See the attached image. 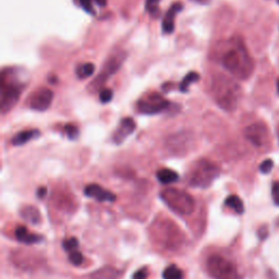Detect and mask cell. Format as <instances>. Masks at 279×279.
I'll list each match as a JSON object with an SVG mask.
<instances>
[{
	"label": "cell",
	"mask_w": 279,
	"mask_h": 279,
	"mask_svg": "<svg viewBox=\"0 0 279 279\" xmlns=\"http://www.w3.org/2000/svg\"><path fill=\"white\" fill-rule=\"evenodd\" d=\"M244 137L254 146L261 147L268 141L269 131L264 123L255 122L246 127L244 130Z\"/></svg>",
	"instance_id": "9"
},
{
	"label": "cell",
	"mask_w": 279,
	"mask_h": 279,
	"mask_svg": "<svg viewBox=\"0 0 279 279\" xmlns=\"http://www.w3.org/2000/svg\"><path fill=\"white\" fill-rule=\"evenodd\" d=\"M160 198L171 211L179 215H190L194 211V199L182 190L174 188L162 190Z\"/></svg>",
	"instance_id": "4"
},
{
	"label": "cell",
	"mask_w": 279,
	"mask_h": 279,
	"mask_svg": "<svg viewBox=\"0 0 279 279\" xmlns=\"http://www.w3.org/2000/svg\"><path fill=\"white\" fill-rule=\"evenodd\" d=\"M170 103L158 93L145 94L138 100L137 109L143 115H156L168 109Z\"/></svg>",
	"instance_id": "7"
},
{
	"label": "cell",
	"mask_w": 279,
	"mask_h": 279,
	"mask_svg": "<svg viewBox=\"0 0 279 279\" xmlns=\"http://www.w3.org/2000/svg\"><path fill=\"white\" fill-rule=\"evenodd\" d=\"M274 167V162L272 159H265L261 165H259V170L263 174H268L271 173V170L273 169Z\"/></svg>",
	"instance_id": "29"
},
{
	"label": "cell",
	"mask_w": 279,
	"mask_h": 279,
	"mask_svg": "<svg viewBox=\"0 0 279 279\" xmlns=\"http://www.w3.org/2000/svg\"><path fill=\"white\" fill-rule=\"evenodd\" d=\"M46 194H47V188L41 187L37 190V197L40 199H44L46 197Z\"/></svg>",
	"instance_id": "32"
},
{
	"label": "cell",
	"mask_w": 279,
	"mask_h": 279,
	"mask_svg": "<svg viewBox=\"0 0 279 279\" xmlns=\"http://www.w3.org/2000/svg\"><path fill=\"white\" fill-rule=\"evenodd\" d=\"M40 136V131L37 129H31V130H24L17 133L15 137L12 138L11 142L13 145H23L27 142H30L31 140H33Z\"/></svg>",
	"instance_id": "16"
},
{
	"label": "cell",
	"mask_w": 279,
	"mask_h": 279,
	"mask_svg": "<svg viewBox=\"0 0 279 279\" xmlns=\"http://www.w3.org/2000/svg\"><path fill=\"white\" fill-rule=\"evenodd\" d=\"M124 58H125V55L123 53H119V54L111 56V57L106 61L103 70H101L100 73V76L97 77L94 81H93L92 86L95 88H100L101 85H103L104 83L108 80V79L113 76L116 71H118V69L121 67Z\"/></svg>",
	"instance_id": "8"
},
{
	"label": "cell",
	"mask_w": 279,
	"mask_h": 279,
	"mask_svg": "<svg viewBox=\"0 0 279 279\" xmlns=\"http://www.w3.org/2000/svg\"><path fill=\"white\" fill-rule=\"evenodd\" d=\"M207 269L215 279H240L238 269L229 259L218 254H214L207 259Z\"/></svg>",
	"instance_id": "6"
},
{
	"label": "cell",
	"mask_w": 279,
	"mask_h": 279,
	"mask_svg": "<svg viewBox=\"0 0 279 279\" xmlns=\"http://www.w3.org/2000/svg\"><path fill=\"white\" fill-rule=\"evenodd\" d=\"M219 176V168L206 159H199L192 166L188 180L195 188H207Z\"/></svg>",
	"instance_id": "5"
},
{
	"label": "cell",
	"mask_w": 279,
	"mask_h": 279,
	"mask_svg": "<svg viewBox=\"0 0 279 279\" xmlns=\"http://www.w3.org/2000/svg\"><path fill=\"white\" fill-rule=\"evenodd\" d=\"M156 176L157 179L159 180V182L162 184H170L179 180V175L176 171L168 168H162L158 170Z\"/></svg>",
	"instance_id": "18"
},
{
	"label": "cell",
	"mask_w": 279,
	"mask_h": 279,
	"mask_svg": "<svg viewBox=\"0 0 279 279\" xmlns=\"http://www.w3.org/2000/svg\"><path fill=\"white\" fill-rule=\"evenodd\" d=\"M220 60L222 67L240 80H245L253 72V60L241 40H232Z\"/></svg>",
	"instance_id": "1"
},
{
	"label": "cell",
	"mask_w": 279,
	"mask_h": 279,
	"mask_svg": "<svg viewBox=\"0 0 279 279\" xmlns=\"http://www.w3.org/2000/svg\"><path fill=\"white\" fill-rule=\"evenodd\" d=\"M162 277L164 279H182V272L176 265H170L164 271Z\"/></svg>",
	"instance_id": "22"
},
{
	"label": "cell",
	"mask_w": 279,
	"mask_h": 279,
	"mask_svg": "<svg viewBox=\"0 0 279 279\" xmlns=\"http://www.w3.org/2000/svg\"><path fill=\"white\" fill-rule=\"evenodd\" d=\"M113 96H114V92L110 90V88H101L100 92V100L101 103H109V101L113 100Z\"/></svg>",
	"instance_id": "26"
},
{
	"label": "cell",
	"mask_w": 279,
	"mask_h": 279,
	"mask_svg": "<svg viewBox=\"0 0 279 279\" xmlns=\"http://www.w3.org/2000/svg\"><path fill=\"white\" fill-rule=\"evenodd\" d=\"M272 195H273L274 203H275L276 205L279 206V182H278V181L273 184Z\"/></svg>",
	"instance_id": "30"
},
{
	"label": "cell",
	"mask_w": 279,
	"mask_h": 279,
	"mask_svg": "<svg viewBox=\"0 0 279 279\" xmlns=\"http://www.w3.org/2000/svg\"><path fill=\"white\" fill-rule=\"evenodd\" d=\"M64 132H66L67 137L70 140H76L79 136V129L77 128V125L72 123H68L64 125Z\"/></svg>",
	"instance_id": "25"
},
{
	"label": "cell",
	"mask_w": 279,
	"mask_h": 279,
	"mask_svg": "<svg viewBox=\"0 0 279 279\" xmlns=\"http://www.w3.org/2000/svg\"><path fill=\"white\" fill-rule=\"evenodd\" d=\"M95 71V66L92 62H85L80 64L77 68V77L80 79V80H84V79L91 77Z\"/></svg>",
	"instance_id": "21"
},
{
	"label": "cell",
	"mask_w": 279,
	"mask_h": 279,
	"mask_svg": "<svg viewBox=\"0 0 279 279\" xmlns=\"http://www.w3.org/2000/svg\"><path fill=\"white\" fill-rule=\"evenodd\" d=\"M21 216L23 217V219L29 221L30 224L39 225L41 222L40 212L39 211V208H36L34 206L29 205V206L23 207L21 209Z\"/></svg>",
	"instance_id": "17"
},
{
	"label": "cell",
	"mask_w": 279,
	"mask_h": 279,
	"mask_svg": "<svg viewBox=\"0 0 279 279\" xmlns=\"http://www.w3.org/2000/svg\"><path fill=\"white\" fill-rule=\"evenodd\" d=\"M54 99V93L47 87H40L30 97V107L37 111H44L49 108Z\"/></svg>",
	"instance_id": "10"
},
{
	"label": "cell",
	"mask_w": 279,
	"mask_h": 279,
	"mask_svg": "<svg viewBox=\"0 0 279 279\" xmlns=\"http://www.w3.org/2000/svg\"><path fill=\"white\" fill-rule=\"evenodd\" d=\"M277 88H278V92H279V80L277 81Z\"/></svg>",
	"instance_id": "35"
},
{
	"label": "cell",
	"mask_w": 279,
	"mask_h": 279,
	"mask_svg": "<svg viewBox=\"0 0 279 279\" xmlns=\"http://www.w3.org/2000/svg\"><path fill=\"white\" fill-rule=\"evenodd\" d=\"M121 272L113 266H105L100 268L91 275V279H119Z\"/></svg>",
	"instance_id": "15"
},
{
	"label": "cell",
	"mask_w": 279,
	"mask_h": 279,
	"mask_svg": "<svg viewBox=\"0 0 279 279\" xmlns=\"http://www.w3.org/2000/svg\"><path fill=\"white\" fill-rule=\"evenodd\" d=\"M16 238L22 243L33 244L40 242L43 240V237L40 235H34L26 229L24 226H19L16 229Z\"/></svg>",
	"instance_id": "14"
},
{
	"label": "cell",
	"mask_w": 279,
	"mask_h": 279,
	"mask_svg": "<svg viewBox=\"0 0 279 279\" xmlns=\"http://www.w3.org/2000/svg\"><path fill=\"white\" fill-rule=\"evenodd\" d=\"M181 10H182V4H181V2H175L173 3V6L169 8V10L167 11L161 24V29L164 34L173 33L175 30V18Z\"/></svg>",
	"instance_id": "13"
},
{
	"label": "cell",
	"mask_w": 279,
	"mask_h": 279,
	"mask_svg": "<svg viewBox=\"0 0 279 279\" xmlns=\"http://www.w3.org/2000/svg\"><path fill=\"white\" fill-rule=\"evenodd\" d=\"M199 80V74L195 71L189 72L187 76L183 78V80L181 81L179 85V90L181 93H188L189 86L192 84V83L198 82Z\"/></svg>",
	"instance_id": "19"
},
{
	"label": "cell",
	"mask_w": 279,
	"mask_h": 279,
	"mask_svg": "<svg viewBox=\"0 0 279 279\" xmlns=\"http://www.w3.org/2000/svg\"><path fill=\"white\" fill-rule=\"evenodd\" d=\"M192 1L199 3V4H207V3L211 2V0H192Z\"/></svg>",
	"instance_id": "33"
},
{
	"label": "cell",
	"mask_w": 279,
	"mask_h": 279,
	"mask_svg": "<svg viewBox=\"0 0 279 279\" xmlns=\"http://www.w3.org/2000/svg\"><path fill=\"white\" fill-rule=\"evenodd\" d=\"M26 85L27 83L23 80L20 70L17 68L3 70L0 80V109L2 114H6L17 104Z\"/></svg>",
	"instance_id": "2"
},
{
	"label": "cell",
	"mask_w": 279,
	"mask_h": 279,
	"mask_svg": "<svg viewBox=\"0 0 279 279\" xmlns=\"http://www.w3.org/2000/svg\"><path fill=\"white\" fill-rule=\"evenodd\" d=\"M96 2L99 3L100 7H104L107 4V0H96Z\"/></svg>",
	"instance_id": "34"
},
{
	"label": "cell",
	"mask_w": 279,
	"mask_h": 279,
	"mask_svg": "<svg viewBox=\"0 0 279 279\" xmlns=\"http://www.w3.org/2000/svg\"><path fill=\"white\" fill-rule=\"evenodd\" d=\"M159 3L160 0H145V9L152 17L159 15Z\"/></svg>",
	"instance_id": "23"
},
{
	"label": "cell",
	"mask_w": 279,
	"mask_h": 279,
	"mask_svg": "<svg viewBox=\"0 0 279 279\" xmlns=\"http://www.w3.org/2000/svg\"><path fill=\"white\" fill-rule=\"evenodd\" d=\"M62 245H63L64 250L71 253V252H73V251L77 250V248L79 246V241L77 238L72 237V238H69L67 240H64Z\"/></svg>",
	"instance_id": "24"
},
{
	"label": "cell",
	"mask_w": 279,
	"mask_h": 279,
	"mask_svg": "<svg viewBox=\"0 0 279 279\" xmlns=\"http://www.w3.org/2000/svg\"><path fill=\"white\" fill-rule=\"evenodd\" d=\"M225 204L228 206L234 209L236 213L242 214L244 212V205L242 199H241L238 195H230L228 197L225 201Z\"/></svg>",
	"instance_id": "20"
},
{
	"label": "cell",
	"mask_w": 279,
	"mask_h": 279,
	"mask_svg": "<svg viewBox=\"0 0 279 279\" xmlns=\"http://www.w3.org/2000/svg\"><path fill=\"white\" fill-rule=\"evenodd\" d=\"M137 128V123L132 118L127 117L123 118L121 121H120L117 130H116L114 133V141L116 144L122 143L125 139L134 132V130Z\"/></svg>",
	"instance_id": "12"
},
{
	"label": "cell",
	"mask_w": 279,
	"mask_h": 279,
	"mask_svg": "<svg viewBox=\"0 0 279 279\" xmlns=\"http://www.w3.org/2000/svg\"><path fill=\"white\" fill-rule=\"evenodd\" d=\"M80 6L84 9V11L91 15H94V8H93V0H79Z\"/></svg>",
	"instance_id": "28"
},
{
	"label": "cell",
	"mask_w": 279,
	"mask_h": 279,
	"mask_svg": "<svg viewBox=\"0 0 279 279\" xmlns=\"http://www.w3.org/2000/svg\"><path fill=\"white\" fill-rule=\"evenodd\" d=\"M84 193L86 197L95 199L99 202H110L113 203L116 201V195L111 193L108 190L104 189L99 184H88L84 189Z\"/></svg>",
	"instance_id": "11"
},
{
	"label": "cell",
	"mask_w": 279,
	"mask_h": 279,
	"mask_svg": "<svg viewBox=\"0 0 279 279\" xmlns=\"http://www.w3.org/2000/svg\"><path fill=\"white\" fill-rule=\"evenodd\" d=\"M147 273L145 269H139L138 272L133 274V279H146Z\"/></svg>",
	"instance_id": "31"
},
{
	"label": "cell",
	"mask_w": 279,
	"mask_h": 279,
	"mask_svg": "<svg viewBox=\"0 0 279 279\" xmlns=\"http://www.w3.org/2000/svg\"><path fill=\"white\" fill-rule=\"evenodd\" d=\"M69 259L73 265L79 266V265H81L83 263V254L80 252V251L76 250V251H73V252L70 253Z\"/></svg>",
	"instance_id": "27"
},
{
	"label": "cell",
	"mask_w": 279,
	"mask_h": 279,
	"mask_svg": "<svg viewBox=\"0 0 279 279\" xmlns=\"http://www.w3.org/2000/svg\"><path fill=\"white\" fill-rule=\"evenodd\" d=\"M212 94L217 105L226 111H234L242 96L241 86L225 76H217L212 83Z\"/></svg>",
	"instance_id": "3"
}]
</instances>
